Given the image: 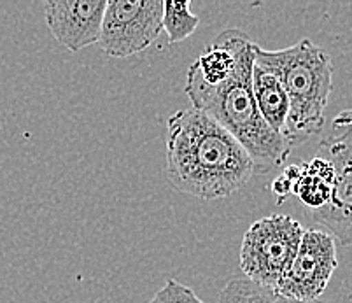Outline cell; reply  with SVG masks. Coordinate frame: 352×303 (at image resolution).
<instances>
[{
  "label": "cell",
  "instance_id": "cell-10",
  "mask_svg": "<svg viewBox=\"0 0 352 303\" xmlns=\"http://www.w3.org/2000/svg\"><path fill=\"white\" fill-rule=\"evenodd\" d=\"M219 303H326L322 300L300 302V300L286 298L275 289L263 288L245 277H232L226 282L219 296Z\"/></svg>",
  "mask_w": 352,
  "mask_h": 303
},
{
  "label": "cell",
  "instance_id": "cell-1",
  "mask_svg": "<svg viewBox=\"0 0 352 303\" xmlns=\"http://www.w3.org/2000/svg\"><path fill=\"white\" fill-rule=\"evenodd\" d=\"M166 177L175 190L200 200L226 199L252 175L245 149L209 114L175 111L166 128Z\"/></svg>",
  "mask_w": 352,
  "mask_h": 303
},
{
  "label": "cell",
  "instance_id": "cell-14",
  "mask_svg": "<svg viewBox=\"0 0 352 303\" xmlns=\"http://www.w3.org/2000/svg\"><path fill=\"white\" fill-rule=\"evenodd\" d=\"M272 193L277 197V203H283L289 194H293V183L280 174L279 177L272 183Z\"/></svg>",
  "mask_w": 352,
  "mask_h": 303
},
{
  "label": "cell",
  "instance_id": "cell-4",
  "mask_svg": "<svg viewBox=\"0 0 352 303\" xmlns=\"http://www.w3.org/2000/svg\"><path fill=\"white\" fill-rule=\"evenodd\" d=\"M303 232V226L286 214H272L252 223L240 247L245 279L263 288H277L298 251Z\"/></svg>",
  "mask_w": 352,
  "mask_h": 303
},
{
  "label": "cell",
  "instance_id": "cell-11",
  "mask_svg": "<svg viewBox=\"0 0 352 303\" xmlns=\"http://www.w3.org/2000/svg\"><path fill=\"white\" fill-rule=\"evenodd\" d=\"M200 25V18L191 12V2H175V0H166L163 2V18L162 28L166 32L168 44L182 43L188 39L191 34Z\"/></svg>",
  "mask_w": 352,
  "mask_h": 303
},
{
  "label": "cell",
  "instance_id": "cell-12",
  "mask_svg": "<svg viewBox=\"0 0 352 303\" xmlns=\"http://www.w3.org/2000/svg\"><path fill=\"white\" fill-rule=\"evenodd\" d=\"M293 194H296L309 209L319 210L329 202L331 197V184L322 181L318 175L310 174L307 165L302 164V175L293 186Z\"/></svg>",
  "mask_w": 352,
  "mask_h": 303
},
{
  "label": "cell",
  "instance_id": "cell-7",
  "mask_svg": "<svg viewBox=\"0 0 352 303\" xmlns=\"http://www.w3.org/2000/svg\"><path fill=\"white\" fill-rule=\"evenodd\" d=\"M337 267L335 238L324 229H305L298 251L275 291L300 302L319 300Z\"/></svg>",
  "mask_w": 352,
  "mask_h": 303
},
{
  "label": "cell",
  "instance_id": "cell-5",
  "mask_svg": "<svg viewBox=\"0 0 352 303\" xmlns=\"http://www.w3.org/2000/svg\"><path fill=\"white\" fill-rule=\"evenodd\" d=\"M318 156L333 165L335 181L329 202L314 210V221L324 226L335 242L352 247V109L333 120V133L319 144Z\"/></svg>",
  "mask_w": 352,
  "mask_h": 303
},
{
  "label": "cell",
  "instance_id": "cell-13",
  "mask_svg": "<svg viewBox=\"0 0 352 303\" xmlns=\"http://www.w3.org/2000/svg\"><path fill=\"white\" fill-rule=\"evenodd\" d=\"M149 303H206L201 302L193 289H190L184 284L177 282L175 279H170L168 282L153 296Z\"/></svg>",
  "mask_w": 352,
  "mask_h": 303
},
{
  "label": "cell",
  "instance_id": "cell-3",
  "mask_svg": "<svg viewBox=\"0 0 352 303\" xmlns=\"http://www.w3.org/2000/svg\"><path fill=\"white\" fill-rule=\"evenodd\" d=\"M254 63L279 79L289 102L283 137L291 148L319 135L333 90V63L328 51L310 39L277 51L254 44Z\"/></svg>",
  "mask_w": 352,
  "mask_h": 303
},
{
  "label": "cell",
  "instance_id": "cell-2",
  "mask_svg": "<svg viewBox=\"0 0 352 303\" xmlns=\"http://www.w3.org/2000/svg\"><path fill=\"white\" fill-rule=\"evenodd\" d=\"M254 43L248 34L235 28V67L226 81L209 86L201 81L191 63L186 78V95L195 109L209 114L214 121L232 133L251 158L254 174H268L283 167L291 146L280 133L268 128L252 95Z\"/></svg>",
  "mask_w": 352,
  "mask_h": 303
},
{
  "label": "cell",
  "instance_id": "cell-9",
  "mask_svg": "<svg viewBox=\"0 0 352 303\" xmlns=\"http://www.w3.org/2000/svg\"><path fill=\"white\" fill-rule=\"evenodd\" d=\"M252 95H254L256 107L265 123L268 124V128L283 135L287 114H289L286 91L279 79L256 63L252 67Z\"/></svg>",
  "mask_w": 352,
  "mask_h": 303
},
{
  "label": "cell",
  "instance_id": "cell-8",
  "mask_svg": "<svg viewBox=\"0 0 352 303\" xmlns=\"http://www.w3.org/2000/svg\"><path fill=\"white\" fill-rule=\"evenodd\" d=\"M44 18L51 35L69 51H81L100 39L107 0H46Z\"/></svg>",
  "mask_w": 352,
  "mask_h": 303
},
{
  "label": "cell",
  "instance_id": "cell-6",
  "mask_svg": "<svg viewBox=\"0 0 352 303\" xmlns=\"http://www.w3.org/2000/svg\"><path fill=\"white\" fill-rule=\"evenodd\" d=\"M163 0H111L100 30L102 51L111 58H128L151 46L162 34Z\"/></svg>",
  "mask_w": 352,
  "mask_h": 303
}]
</instances>
